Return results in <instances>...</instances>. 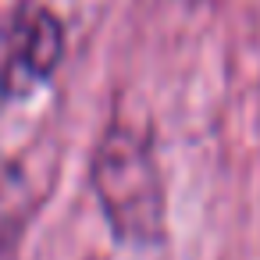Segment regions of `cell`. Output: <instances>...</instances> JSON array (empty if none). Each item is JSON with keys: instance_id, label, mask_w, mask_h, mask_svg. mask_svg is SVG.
<instances>
[{"instance_id": "obj_1", "label": "cell", "mask_w": 260, "mask_h": 260, "mask_svg": "<svg viewBox=\"0 0 260 260\" xmlns=\"http://www.w3.org/2000/svg\"><path fill=\"white\" fill-rule=\"evenodd\" d=\"M93 189L114 235L150 249L164 239V185L150 139L114 121L93 150Z\"/></svg>"}, {"instance_id": "obj_2", "label": "cell", "mask_w": 260, "mask_h": 260, "mask_svg": "<svg viewBox=\"0 0 260 260\" xmlns=\"http://www.w3.org/2000/svg\"><path fill=\"white\" fill-rule=\"evenodd\" d=\"M64 57V25L47 8L22 11L0 43V93L25 100L47 86Z\"/></svg>"}]
</instances>
